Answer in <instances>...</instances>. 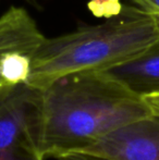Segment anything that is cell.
I'll return each mask as SVG.
<instances>
[{
  "mask_svg": "<svg viewBox=\"0 0 159 160\" xmlns=\"http://www.w3.org/2000/svg\"><path fill=\"white\" fill-rule=\"evenodd\" d=\"M151 114L142 96L106 72L62 76L39 89L38 155L45 160L77 152L111 131Z\"/></svg>",
  "mask_w": 159,
  "mask_h": 160,
  "instance_id": "1",
  "label": "cell"
},
{
  "mask_svg": "<svg viewBox=\"0 0 159 160\" xmlns=\"http://www.w3.org/2000/svg\"><path fill=\"white\" fill-rule=\"evenodd\" d=\"M159 39V22L138 7L123 6L104 23L45 38L32 57L25 84L44 89L62 76L105 71L140 57Z\"/></svg>",
  "mask_w": 159,
  "mask_h": 160,
  "instance_id": "2",
  "label": "cell"
},
{
  "mask_svg": "<svg viewBox=\"0 0 159 160\" xmlns=\"http://www.w3.org/2000/svg\"><path fill=\"white\" fill-rule=\"evenodd\" d=\"M39 89L27 84L0 88V160H42L37 149Z\"/></svg>",
  "mask_w": 159,
  "mask_h": 160,
  "instance_id": "3",
  "label": "cell"
},
{
  "mask_svg": "<svg viewBox=\"0 0 159 160\" xmlns=\"http://www.w3.org/2000/svg\"><path fill=\"white\" fill-rule=\"evenodd\" d=\"M77 152L109 160H159V116L122 125Z\"/></svg>",
  "mask_w": 159,
  "mask_h": 160,
  "instance_id": "4",
  "label": "cell"
},
{
  "mask_svg": "<svg viewBox=\"0 0 159 160\" xmlns=\"http://www.w3.org/2000/svg\"><path fill=\"white\" fill-rule=\"evenodd\" d=\"M45 38L34 19L24 9L11 7L0 15V60L12 52L33 57ZM3 86L0 78V88Z\"/></svg>",
  "mask_w": 159,
  "mask_h": 160,
  "instance_id": "5",
  "label": "cell"
},
{
  "mask_svg": "<svg viewBox=\"0 0 159 160\" xmlns=\"http://www.w3.org/2000/svg\"><path fill=\"white\" fill-rule=\"evenodd\" d=\"M104 72L141 96L159 93V39L140 57Z\"/></svg>",
  "mask_w": 159,
  "mask_h": 160,
  "instance_id": "6",
  "label": "cell"
},
{
  "mask_svg": "<svg viewBox=\"0 0 159 160\" xmlns=\"http://www.w3.org/2000/svg\"><path fill=\"white\" fill-rule=\"evenodd\" d=\"M32 57L25 53L12 52L0 60V78L4 86L26 83L31 73Z\"/></svg>",
  "mask_w": 159,
  "mask_h": 160,
  "instance_id": "7",
  "label": "cell"
},
{
  "mask_svg": "<svg viewBox=\"0 0 159 160\" xmlns=\"http://www.w3.org/2000/svg\"><path fill=\"white\" fill-rule=\"evenodd\" d=\"M123 4L120 0H91L88 8L96 17H104L106 19L117 15L122 10Z\"/></svg>",
  "mask_w": 159,
  "mask_h": 160,
  "instance_id": "8",
  "label": "cell"
},
{
  "mask_svg": "<svg viewBox=\"0 0 159 160\" xmlns=\"http://www.w3.org/2000/svg\"><path fill=\"white\" fill-rule=\"evenodd\" d=\"M140 9L153 15L159 22V0H131Z\"/></svg>",
  "mask_w": 159,
  "mask_h": 160,
  "instance_id": "9",
  "label": "cell"
},
{
  "mask_svg": "<svg viewBox=\"0 0 159 160\" xmlns=\"http://www.w3.org/2000/svg\"><path fill=\"white\" fill-rule=\"evenodd\" d=\"M57 160H109L96 155L85 154V152H70V154L62 155L56 158Z\"/></svg>",
  "mask_w": 159,
  "mask_h": 160,
  "instance_id": "10",
  "label": "cell"
},
{
  "mask_svg": "<svg viewBox=\"0 0 159 160\" xmlns=\"http://www.w3.org/2000/svg\"><path fill=\"white\" fill-rule=\"evenodd\" d=\"M142 97L149 107L152 113L159 116V93L148 94V95H144Z\"/></svg>",
  "mask_w": 159,
  "mask_h": 160,
  "instance_id": "11",
  "label": "cell"
}]
</instances>
